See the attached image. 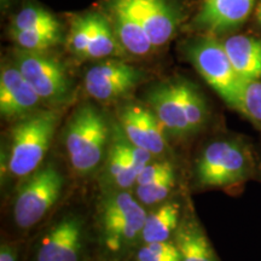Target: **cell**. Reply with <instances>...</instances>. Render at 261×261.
Segmentation results:
<instances>
[{
	"label": "cell",
	"mask_w": 261,
	"mask_h": 261,
	"mask_svg": "<svg viewBox=\"0 0 261 261\" xmlns=\"http://www.w3.org/2000/svg\"><path fill=\"white\" fill-rule=\"evenodd\" d=\"M60 115L41 110L22 119L11 130L8 169L14 177L27 178L40 167L54 138Z\"/></svg>",
	"instance_id": "obj_1"
},
{
	"label": "cell",
	"mask_w": 261,
	"mask_h": 261,
	"mask_svg": "<svg viewBox=\"0 0 261 261\" xmlns=\"http://www.w3.org/2000/svg\"><path fill=\"white\" fill-rule=\"evenodd\" d=\"M109 129L103 114L91 104L77 108L65 129V149L79 174L94 171L106 151Z\"/></svg>",
	"instance_id": "obj_2"
},
{
	"label": "cell",
	"mask_w": 261,
	"mask_h": 261,
	"mask_svg": "<svg viewBox=\"0 0 261 261\" xmlns=\"http://www.w3.org/2000/svg\"><path fill=\"white\" fill-rule=\"evenodd\" d=\"M188 57L197 73L225 103L241 110L246 81L234 70L224 45L211 38L198 39L189 45Z\"/></svg>",
	"instance_id": "obj_3"
},
{
	"label": "cell",
	"mask_w": 261,
	"mask_h": 261,
	"mask_svg": "<svg viewBox=\"0 0 261 261\" xmlns=\"http://www.w3.org/2000/svg\"><path fill=\"white\" fill-rule=\"evenodd\" d=\"M252 165L247 149L236 140H217L204 148L196 163L198 184L223 188L240 184L249 175Z\"/></svg>",
	"instance_id": "obj_4"
},
{
	"label": "cell",
	"mask_w": 261,
	"mask_h": 261,
	"mask_svg": "<svg viewBox=\"0 0 261 261\" xmlns=\"http://www.w3.org/2000/svg\"><path fill=\"white\" fill-rule=\"evenodd\" d=\"M63 177L52 163L28 175L21 185L14 203V219L18 227L38 224L60 198Z\"/></svg>",
	"instance_id": "obj_5"
},
{
	"label": "cell",
	"mask_w": 261,
	"mask_h": 261,
	"mask_svg": "<svg viewBox=\"0 0 261 261\" xmlns=\"http://www.w3.org/2000/svg\"><path fill=\"white\" fill-rule=\"evenodd\" d=\"M144 208L126 191L110 194L102 205L104 240L110 250H119L142 234L146 219Z\"/></svg>",
	"instance_id": "obj_6"
},
{
	"label": "cell",
	"mask_w": 261,
	"mask_h": 261,
	"mask_svg": "<svg viewBox=\"0 0 261 261\" xmlns=\"http://www.w3.org/2000/svg\"><path fill=\"white\" fill-rule=\"evenodd\" d=\"M15 65L42 100L60 103L68 97L69 77L63 65L55 58L44 52L19 48L15 52Z\"/></svg>",
	"instance_id": "obj_7"
},
{
	"label": "cell",
	"mask_w": 261,
	"mask_h": 261,
	"mask_svg": "<svg viewBox=\"0 0 261 261\" xmlns=\"http://www.w3.org/2000/svg\"><path fill=\"white\" fill-rule=\"evenodd\" d=\"M142 80V71L120 61H107L90 68L85 89L94 99L110 102L129 93Z\"/></svg>",
	"instance_id": "obj_8"
},
{
	"label": "cell",
	"mask_w": 261,
	"mask_h": 261,
	"mask_svg": "<svg viewBox=\"0 0 261 261\" xmlns=\"http://www.w3.org/2000/svg\"><path fill=\"white\" fill-rule=\"evenodd\" d=\"M120 123L123 136L133 145L152 155L166 150L165 129L152 110L139 104H128L121 110Z\"/></svg>",
	"instance_id": "obj_9"
},
{
	"label": "cell",
	"mask_w": 261,
	"mask_h": 261,
	"mask_svg": "<svg viewBox=\"0 0 261 261\" xmlns=\"http://www.w3.org/2000/svg\"><path fill=\"white\" fill-rule=\"evenodd\" d=\"M41 98L16 65H5L0 74V113L8 120L24 119L40 104Z\"/></svg>",
	"instance_id": "obj_10"
},
{
	"label": "cell",
	"mask_w": 261,
	"mask_h": 261,
	"mask_svg": "<svg viewBox=\"0 0 261 261\" xmlns=\"http://www.w3.org/2000/svg\"><path fill=\"white\" fill-rule=\"evenodd\" d=\"M110 14L113 28L120 45L135 56H145L154 48L132 0H112Z\"/></svg>",
	"instance_id": "obj_11"
},
{
	"label": "cell",
	"mask_w": 261,
	"mask_h": 261,
	"mask_svg": "<svg viewBox=\"0 0 261 261\" xmlns=\"http://www.w3.org/2000/svg\"><path fill=\"white\" fill-rule=\"evenodd\" d=\"M83 224L75 217L57 223L41 241L38 261H77L81 249Z\"/></svg>",
	"instance_id": "obj_12"
},
{
	"label": "cell",
	"mask_w": 261,
	"mask_h": 261,
	"mask_svg": "<svg viewBox=\"0 0 261 261\" xmlns=\"http://www.w3.org/2000/svg\"><path fill=\"white\" fill-rule=\"evenodd\" d=\"M148 102L163 129L169 135L181 137L192 133L175 81L155 86L148 94Z\"/></svg>",
	"instance_id": "obj_13"
},
{
	"label": "cell",
	"mask_w": 261,
	"mask_h": 261,
	"mask_svg": "<svg viewBox=\"0 0 261 261\" xmlns=\"http://www.w3.org/2000/svg\"><path fill=\"white\" fill-rule=\"evenodd\" d=\"M152 46L160 47L171 40L177 31L178 12L169 0H132Z\"/></svg>",
	"instance_id": "obj_14"
},
{
	"label": "cell",
	"mask_w": 261,
	"mask_h": 261,
	"mask_svg": "<svg viewBox=\"0 0 261 261\" xmlns=\"http://www.w3.org/2000/svg\"><path fill=\"white\" fill-rule=\"evenodd\" d=\"M255 0H203L195 22L210 32L223 33L241 25Z\"/></svg>",
	"instance_id": "obj_15"
},
{
	"label": "cell",
	"mask_w": 261,
	"mask_h": 261,
	"mask_svg": "<svg viewBox=\"0 0 261 261\" xmlns=\"http://www.w3.org/2000/svg\"><path fill=\"white\" fill-rule=\"evenodd\" d=\"M234 70L241 79H261V40L249 35H233L223 42Z\"/></svg>",
	"instance_id": "obj_16"
},
{
	"label": "cell",
	"mask_w": 261,
	"mask_h": 261,
	"mask_svg": "<svg viewBox=\"0 0 261 261\" xmlns=\"http://www.w3.org/2000/svg\"><path fill=\"white\" fill-rule=\"evenodd\" d=\"M181 261H218L210 241L200 225L194 220H184L175 231Z\"/></svg>",
	"instance_id": "obj_17"
},
{
	"label": "cell",
	"mask_w": 261,
	"mask_h": 261,
	"mask_svg": "<svg viewBox=\"0 0 261 261\" xmlns=\"http://www.w3.org/2000/svg\"><path fill=\"white\" fill-rule=\"evenodd\" d=\"M180 204L167 202L146 215L142 237L146 244L166 242L179 226Z\"/></svg>",
	"instance_id": "obj_18"
},
{
	"label": "cell",
	"mask_w": 261,
	"mask_h": 261,
	"mask_svg": "<svg viewBox=\"0 0 261 261\" xmlns=\"http://www.w3.org/2000/svg\"><path fill=\"white\" fill-rule=\"evenodd\" d=\"M92 31L86 58H106L119 55L123 47L117 40L115 32L107 17L97 12H91Z\"/></svg>",
	"instance_id": "obj_19"
},
{
	"label": "cell",
	"mask_w": 261,
	"mask_h": 261,
	"mask_svg": "<svg viewBox=\"0 0 261 261\" xmlns=\"http://www.w3.org/2000/svg\"><path fill=\"white\" fill-rule=\"evenodd\" d=\"M115 138V142L110 146L109 154H108V175L119 188L128 189L137 184V178L142 169L133 165L128 156L123 151L117 137Z\"/></svg>",
	"instance_id": "obj_20"
},
{
	"label": "cell",
	"mask_w": 261,
	"mask_h": 261,
	"mask_svg": "<svg viewBox=\"0 0 261 261\" xmlns=\"http://www.w3.org/2000/svg\"><path fill=\"white\" fill-rule=\"evenodd\" d=\"M175 83L191 132H198L208 119V108L204 98L194 84L185 80H175Z\"/></svg>",
	"instance_id": "obj_21"
},
{
	"label": "cell",
	"mask_w": 261,
	"mask_h": 261,
	"mask_svg": "<svg viewBox=\"0 0 261 261\" xmlns=\"http://www.w3.org/2000/svg\"><path fill=\"white\" fill-rule=\"evenodd\" d=\"M10 29L14 31H61L60 22L47 10L25 6L15 16Z\"/></svg>",
	"instance_id": "obj_22"
},
{
	"label": "cell",
	"mask_w": 261,
	"mask_h": 261,
	"mask_svg": "<svg viewBox=\"0 0 261 261\" xmlns=\"http://www.w3.org/2000/svg\"><path fill=\"white\" fill-rule=\"evenodd\" d=\"M10 37L19 48L34 52H45L61 41V31H14Z\"/></svg>",
	"instance_id": "obj_23"
},
{
	"label": "cell",
	"mask_w": 261,
	"mask_h": 261,
	"mask_svg": "<svg viewBox=\"0 0 261 261\" xmlns=\"http://www.w3.org/2000/svg\"><path fill=\"white\" fill-rule=\"evenodd\" d=\"M92 18L91 14L80 16L74 19L68 35V47L76 56L86 58L87 47L90 44Z\"/></svg>",
	"instance_id": "obj_24"
},
{
	"label": "cell",
	"mask_w": 261,
	"mask_h": 261,
	"mask_svg": "<svg viewBox=\"0 0 261 261\" xmlns=\"http://www.w3.org/2000/svg\"><path fill=\"white\" fill-rule=\"evenodd\" d=\"M175 185V175L169 174L167 177L160 179L154 182L145 185H137L136 195L137 198L142 202L143 204L152 205L160 203L163 200L167 198V196L171 194Z\"/></svg>",
	"instance_id": "obj_25"
},
{
	"label": "cell",
	"mask_w": 261,
	"mask_h": 261,
	"mask_svg": "<svg viewBox=\"0 0 261 261\" xmlns=\"http://www.w3.org/2000/svg\"><path fill=\"white\" fill-rule=\"evenodd\" d=\"M241 113L261 127V81H248L244 85Z\"/></svg>",
	"instance_id": "obj_26"
},
{
	"label": "cell",
	"mask_w": 261,
	"mask_h": 261,
	"mask_svg": "<svg viewBox=\"0 0 261 261\" xmlns=\"http://www.w3.org/2000/svg\"><path fill=\"white\" fill-rule=\"evenodd\" d=\"M138 261H181L180 253L175 243H150L143 247L137 255Z\"/></svg>",
	"instance_id": "obj_27"
},
{
	"label": "cell",
	"mask_w": 261,
	"mask_h": 261,
	"mask_svg": "<svg viewBox=\"0 0 261 261\" xmlns=\"http://www.w3.org/2000/svg\"><path fill=\"white\" fill-rule=\"evenodd\" d=\"M174 169L173 166L167 161L148 163L144 168L140 171L137 178V185H145L154 182L160 179L167 177L169 174H173Z\"/></svg>",
	"instance_id": "obj_28"
},
{
	"label": "cell",
	"mask_w": 261,
	"mask_h": 261,
	"mask_svg": "<svg viewBox=\"0 0 261 261\" xmlns=\"http://www.w3.org/2000/svg\"><path fill=\"white\" fill-rule=\"evenodd\" d=\"M0 261H16V253L9 244H2L0 249Z\"/></svg>",
	"instance_id": "obj_29"
},
{
	"label": "cell",
	"mask_w": 261,
	"mask_h": 261,
	"mask_svg": "<svg viewBox=\"0 0 261 261\" xmlns=\"http://www.w3.org/2000/svg\"><path fill=\"white\" fill-rule=\"evenodd\" d=\"M256 18H257V22H259V24L261 25V0L256 9Z\"/></svg>",
	"instance_id": "obj_30"
},
{
	"label": "cell",
	"mask_w": 261,
	"mask_h": 261,
	"mask_svg": "<svg viewBox=\"0 0 261 261\" xmlns=\"http://www.w3.org/2000/svg\"><path fill=\"white\" fill-rule=\"evenodd\" d=\"M2 2H3V3H4V2H5V0H2Z\"/></svg>",
	"instance_id": "obj_31"
}]
</instances>
